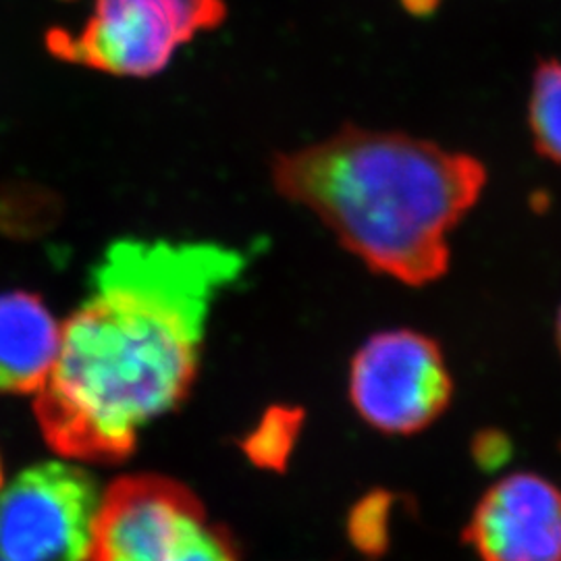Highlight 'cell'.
Instances as JSON below:
<instances>
[{"label": "cell", "mask_w": 561, "mask_h": 561, "mask_svg": "<svg viewBox=\"0 0 561 561\" xmlns=\"http://www.w3.org/2000/svg\"><path fill=\"white\" fill-rule=\"evenodd\" d=\"M245 268L210 241H115L88 298L60 324L59 356L34 400L59 456L119 463L141 428L190 398L213 301Z\"/></svg>", "instance_id": "cell-1"}, {"label": "cell", "mask_w": 561, "mask_h": 561, "mask_svg": "<svg viewBox=\"0 0 561 561\" xmlns=\"http://www.w3.org/2000/svg\"><path fill=\"white\" fill-rule=\"evenodd\" d=\"M486 180L472 154L358 125L271 161L285 201L319 217L368 271L410 287L449 271V236L481 201Z\"/></svg>", "instance_id": "cell-2"}, {"label": "cell", "mask_w": 561, "mask_h": 561, "mask_svg": "<svg viewBox=\"0 0 561 561\" xmlns=\"http://www.w3.org/2000/svg\"><path fill=\"white\" fill-rule=\"evenodd\" d=\"M85 561H241L201 497L162 474H125L102 493Z\"/></svg>", "instance_id": "cell-3"}, {"label": "cell", "mask_w": 561, "mask_h": 561, "mask_svg": "<svg viewBox=\"0 0 561 561\" xmlns=\"http://www.w3.org/2000/svg\"><path fill=\"white\" fill-rule=\"evenodd\" d=\"M227 20L225 0H94L78 34H46L53 57L119 78H152L183 44Z\"/></svg>", "instance_id": "cell-4"}, {"label": "cell", "mask_w": 561, "mask_h": 561, "mask_svg": "<svg viewBox=\"0 0 561 561\" xmlns=\"http://www.w3.org/2000/svg\"><path fill=\"white\" fill-rule=\"evenodd\" d=\"M451 398L442 345L421 331H379L350 364V401L362 421L385 435L421 433L442 419Z\"/></svg>", "instance_id": "cell-5"}, {"label": "cell", "mask_w": 561, "mask_h": 561, "mask_svg": "<svg viewBox=\"0 0 561 561\" xmlns=\"http://www.w3.org/2000/svg\"><path fill=\"white\" fill-rule=\"evenodd\" d=\"M102 491L76 461L34 463L0 491V558L85 561Z\"/></svg>", "instance_id": "cell-6"}, {"label": "cell", "mask_w": 561, "mask_h": 561, "mask_svg": "<svg viewBox=\"0 0 561 561\" xmlns=\"http://www.w3.org/2000/svg\"><path fill=\"white\" fill-rule=\"evenodd\" d=\"M463 537L482 561H561V491L533 472L510 474L482 495Z\"/></svg>", "instance_id": "cell-7"}, {"label": "cell", "mask_w": 561, "mask_h": 561, "mask_svg": "<svg viewBox=\"0 0 561 561\" xmlns=\"http://www.w3.org/2000/svg\"><path fill=\"white\" fill-rule=\"evenodd\" d=\"M60 322L32 291L0 294V396H36L59 356Z\"/></svg>", "instance_id": "cell-8"}, {"label": "cell", "mask_w": 561, "mask_h": 561, "mask_svg": "<svg viewBox=\"0 0 561 561\" xmlns=\"http://www.w3.org/2000/svg\"><path fill=\"white\" fill-rule=\"evenodd\" d=\"M528 127L535 150L561 167V60L541 59L535 67Z\"/></svg>", "instance_id": "cell-9"}, {"label": "cell", "mask_w": 561, "mask_h": 561, "mask_svg": "<svg viewBox=\"0 0 561 561\" xmlns=\"http://www.w3.org/2000/svg\"><path fill=\"white\" fill-rule=\"evenodd\" d=\"M301 422L300 408L273 405L264 412L259 426L241 442V449L259 468L280 470L298 442Z\"/></svg>", "instance_id": "cell-10"}, {"label": "cell", "mask_w": 561, "mask_h": 561, "mask_svg": "<svg viewBox=\"0 0 561 561\" xmlns=\"http://www.w3.org/2000/svg\"><path fill=\"white\" fill-rule=\"evenodd\" d=\"M439 2L442 0H401V7L416 18H424L431 15L439 7Z\"/></svg>", "instance_id": "cell-11"}, {"label": "cell", "mask_w": 561, "mask_h": 561, "mask_svg": "<svg viewBox=\"0 0 561 561\" xmlns=\"http://www.w3.org/2000/svg\"><path fill=\"white\" fill-rule=\"evenodd\" d=\"M556 340H558V347H560L561 354V306L560 312H558V321H556Z\"/></svg>", "instance_id": "cell-12"}, {"label": "cell", "mask_w": 561, "mask_h": 561, "mask_svg": "<svg viewBox=\"0 0 561 561\" xmlns=\"http://www.w3.org/2000/svg\"><path fill=\"white\" fill-rule=\"evenodd\" d=\"M0 491H2V461H0Z\"/></svg>", "instance_id": "cell-13"}, {"label": "cell", "mask_w": 561, "mask_h": 561, "mask_svg": "<svg viewBox=\"0 0 561 561\" xmlns=\"http://www.w3.org/2000/svg\"><path fill=\"white\" fill-rule=\"evenodd\" d=\"M0 561H4V560H2V558H0Z\"/></svg>", "instance_id": "cell-14"}]
</instances>
